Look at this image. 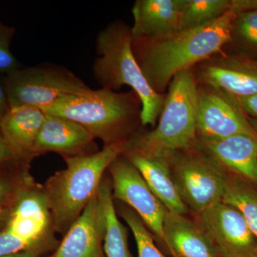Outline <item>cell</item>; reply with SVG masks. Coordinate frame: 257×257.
Returning a JSON list of instances; mask_svg holds the SVG:
<instances>
[{"label": "cell", "instance_id": "6da1fadb", "mask_svg": "<svg viewBox=\"0 0 257 257\" xmlns=\"http://www.w3.org/2000/svg\"><path fill=\"white\" fill-rule=\"evenodd\" d=\"M238 14L228 12L210 23L163 38L133 40L134 54L152 89L160 94L176 74L220 52L231 42V29Z\"/></svg>", "mask_w": 257, "mask_h": 257}, {"label": "cell", "instance_id": "7a4b0ae2", "mask_svg": "<svg viewBox=\"0 0 257 257\" xmlns=\"http://www.w3.org/2000/svg\"><path fill=\"white\" fill-rule=\"evenodd\" d=\"M126 141L104 145L91 155L64 158L67 167L47 179L42 187L55 232L65 234L77 220L97 193L105 171L122 155Z\"/></svg>", "mask_w": 257, "mask_h": 257}, {"label": "cell", "instance_id": "3957f363", "mask_svg": "<svg viewBox=\"0 0 257 257\" xmlns=\"http://www.w3.org/2000/svg\"><path fill=\"white\" fill-rule=\"evenodd\" d=\"M169 87L156 127L133 134L124 150L145 157H170L196 147L199 88L194 74L190 69L179 72Z\"/></svg>", "mask_w": 257, "mask_h": 257}, {"label": "cell", "instance_id": "277c9868", "mask_svg": "<svg viewBox=\"0 0 257 257\" xmlns=\"http://www.w3.org/2000/svg\"><path fill=\"white\" fill-rule=\"evenodd\" d=\"M96 52L93 75L101 88L116 92L123 86L131 87L141 101V124H156L165 99L152 89L139 65L131 28L121 21L109 24L96 36Z\"/></svg>", "mask_w": 257, "mask_h": 257}, {"label": "cell", "instance_id": "5b68a950", "mask_svg": "<svg viewBox=\"0 0 257 257\" xmlns=\"http://www.w3.org/2000/svg\"><path fill=\"white\" fill-rule=\"evenodd\" d=\"M42 110L82 125L104 145L126 141L139 122L142 104L134 91L119 93L101 88L64 96Z\"/></svg>", "mask_w": 257, "mask_h": 257}, {"label": "cell", "instance_id": "8992f818", "mask_svg": "<svg viewBox=\"0 0 257 257\" xmlns=\"http://www.w3.org/2000/svg\"><path fill=\"white\" fill-rule=\"evenodd\" d=\"M172 178L194 216L223 200L229 173L197 147L170 157Z\"/></svg>", "mask_w": 257, "mask_h": 257}, {"label": "cell", "instance_id": "52a82bcc", "mask_svg": "<svg viewBox=\"0 0 257 257\" xmlns=\"http://www.w3.org/2000/svg\"><path fill=\"white\" fill-rule=\"evenodd\" d=\"M10 107L43 108L64 96L82 94L91 88L63 66L43 62L5 76Z\"/></svg>", "mask_w": 257, "mask_h": 257}, {"label": "cell", "instance_id": "ba28073f", "mask_svg": "<svg viewBox=\"0 0 257 257\" xmlns=\"http://www.w3.org/2000/svg\"><path fill=\"white\" fill-rule=\"evenodd\" d=\"M108 170L111 176L113 198L133 209L154 237L167 249L164 221L167 209L152 192L141 173L123 155Z\"/></svg>", "mask_w": 257, "mask_h": 257}, {"label": "cell", "instance_id": "9c48e42d", "mask_svg": "<svg viewBox=\"0 0 257 257\" xmlns=\"http://www.w3.org/2000/svg\"><path fill=\"white\" fill-rule=\"evenodd\" d=\"M219 257L257 256V239L241 212L223 201L194 216Z\"/></svg>", "mask_w": 257, "mask_h": 257}, {"label": "cell", "instance_id": "30bf717a", "mask_svg": "<svg viewBox=\"0 0 257 257\" xmlns=\"http://www.w3.org/2000/svg\"><path fill=\"white\" fill-rule=\"evenodd\" d=\"M3 228L41 253L55 246L53 220L42 185L34 182L20 193Z\"/></svg>", "mask_w": 257, "mask_h": 257}, {"label": "cell", "instance_id": "8fae6325", "mask_svg": "<svg viewBox=\"0 0 257 257\" xmlns=\"http://www.w3.org/2000/svg\"><path fill=\"white\" fill-rule=\"evenodd\" d=\"M197 138H224L245 135L257 140V133L235 96L209 87L199 89Z\"/></svg>", "mask_w": 257, "mask_h": 257}, {"label": "cell", "instance_id": "7c38bea8", "mask_svg": "<svg viewBox=\"0 0 257 257\" xmlns=\"http://www.w3.org/2000/svg\"><path fill=\"white\" fill-rule=\"evenodd\" d=\"M106 217L98 192L50 257H106Z\"/></svg>", "mask_w": 257, "mask_h": 257}, {"label": "cell", "instance_id": "4fadbf2b", "mask_svg": "<svg viewBox=\"0 0 257 257\" xmlns=\"http://www.w3.org/2000/svg\"><path fill=\"white\" fill-rule=\"evenodd\" d=\"M45 114L35 143V157L55 152L64 159L99 151L95 138L82 125L63 116Z\"/></svg>", "mask_w": 257, "mask_h": 257}, {"label": "cell", "instance_id": "5bb4252c", "mask_svg": "<svg viewBox=\"0 0 257 257\" xmlns=\"http://www.w3.org/2000/svg\"><path fill=\"white\" fill-rule=\"evenodd\" d=\"M196 147L228 173L257 185V140L245 135L197 138Z\"/></svg>", "mask_w": 257, "mask_h": 257}, {"label": "cell", "instance_id": "9a60e30c", "mask_svg": "<svg viewBox=\"0 0 257 257\" xmlns=\"http://www.w3.org/2000/svg\"><path fill=\"white\" fill-rule=\"evenodd\" d=\"M189 0H138L133 8V40H157L179 31Z\"/></svg>", "mask_w": 257, "mask_h": 257}, {"label": "cell", "instance_id": "2e32d148", "mask_svg": "<svg viewBox=\"0 0 257 257\" xmlns=\"http://www.w3.org/2000/svg\"><path fill=\"white\" fill-rule=\"evenodd\" d=\"M199 79L208 87L235 96L257 93V60L229 57L203 64Z\"/></svg>", "mask_w": 257, "mask_h": 257}, {"label": "cell", "instance_id": "e0dca14e", "mask_svg": "<svg viewBox=\"0 0 257 257\" xmlns=\"http://www.w3.org/2000/svg\"><path fill=\"white\" fill-rule=\"evenodd\" d=\"M45 118L40 108L15 106L0 120V133L20 160L30 164L36 158L35 143Z\"/></svg>", "mask_w": 257, "mask_h": 257}, {"label": "cell", "instance_id": "ac0fdd59", "mask_svg": "<svg viewBox=\"0 0 257 257\" xmlns=\"http://www.w3.org/2000/svg\"><path fill=\"white\" fill-rule=\"evenodd\" d=\"M164 233L167 251L172 257H219L214 245L194 218L167 210Z\"/></svg>", "mask_w": 257, "mask_h": 257}, {"label": "cell", "instance_id": "d6986e66", "mask_svg": "<svg viewBox=\"0 0 257 257\" xmlns=\"http://www.w3.org/2000/svg\"><path fill=\"white\" fill-rule=\"evenodd\" d=\"M122 155L138 169L152 192L167 210L188 215L190 211L182 201L172 178L170 157H145L126 150Z\"/></svg>", "mask_w": 257, "mask_h": 257}, {"label": "cell", "instance_id": "ffe728a7", "mask_svg": "<svg viewBox=\"0 0 257 257\" xmlns=\"http://www.w3.org/2000/svg\"><path fill=\"white\" fill-rule=\"evenodd\" d=\"M98 196L102 203L106 217L104 250L107 257H133L128 249L127 230L118 219L112 196L110 179L101 181Z\"/></svg>", "mask_w": 257, "mask_h": 257}, {"label": "cell", "instance_id": "44dd1931", "mask_svg": "<svg viewBox=\"0 0 257 257\" xmlns=\"http://www.w3.org/2000/svg\"><path fill=\"white\" fill-rule=\"evenodd\" d=\"M242 13L241 0H189L179 30H187L217 20L228 12Z\"/></svg>", "mask_w": 257, "mask_h": 257}, {"label": "cell", "instance_id": "7402d4cb", "mask_svg": "<svg viewBox=\"0 0 257 257\" xmlns=\"http://www.w3.org/2000/svg\"><path fill=\"white\" fill-rule=\"evenodd\" d=\"M222 201L242 214L257 239V185L229 173Z\"/></svg>", "mask_w": 257, "mask_h": 257}, {"label": "cell", "instance_id": "603a6c76", "mask_svg": "<svg viewBox=\"0 0 257 257\" xmlns=\"http://www.w3.org/2000/svg\"><path fill=\"white\" fill-rule=\"evenodd\" d=\"M23 161L0 165V209L12 207L20 193L35 182Z\"/></svg>", "mask_w": 257, "mask_h": 257}, {"label": "cell", "instance_id": "cb8c5ba5", "mask_svg": "<svg viewBox=\"0 0 257 257\" xmlns=\"http://www.w3.org/2000/svg\"><path fill=\"white\" fill-rule=\"evenodd\" d=\"M120 215L133 231L138 246V257H167L157 247L153 235L133 209L121 208Z\"/></svg>", "mask_w": 257, "mask_h": 257}, {"label": "cell", "instance_id": "d4e9b609", "mask_svg": "<svg viewBox=\"0 0 257 257\" xmlns=\"http://www.w3.org/2000/svg\"><path fill=\"white\" fill-rule=\"evenodd\" d=\"M257 52V9L236 15L231 29V42Z\"/></svg>", "mask_w": 257, "mask_h": 257}, {"label": "cell", "instance_id": "484cf974", "mask_svg": "<svg viewBox=\"0 0 257 257\" xmlns=\"http://www.w3.org/2000/svg\"><path fill=\"white\" fill-rule=\"evenodd\" d=\"M15 34L14 27L0 21V75L6 76L21 68L10 48Z\"/></svg>", "mask_w": 257, "mask_h": 257}, {"label": "cell", "instance_id": "4316f807", "mask_svg": "<svg viewBox=\"0 0 257 257\" xmlns=\"http://www.w3.org/2000/svg\"><path fill=\"white\" fill-rule=\"evenodd\" d=\"M24 251L36 250L34 248L31 243L17 237L4 228L0 229V256L13 254Z\"/></svg>", "mask_w": 257, "mask_h": 257}, {"label": "cell", "instance_id": "83f0119b", "mask_svg": "<svg viewBox=\"0 0 257 257\" xmlns=\"http://www.w3.org/2000/svg\"><path fill=\"white\" fill-rule=\"evenodd\" d=\"M240 107L248 118L257 121V93L251 95L236 97Z\"/></svg>", "mask_w": 257, "mask_h": 257}, {"label": "cell", "instance_id": "f1b7e54d", "mask_svg": "<svg viewBox=\"0 0 257 257\" xmlns=\"http://www.w3.org/2000/svg\"><path fill=\"white\" fill-rule=\"evenodd\" d=\"M22 161L15 155L0 133V165Z\"/></svg>", "mask_w": 257, "mask_h": 257}, {"label": "cell", "instance_id": "f546056e", "mask_svg": "<svg viewBox=\"0 0 257 257\" xmlns=\"http://www.w3.org/2000/svg\"><path fill=\"white\" fill-rule=\"evenodd\" d=\"M10 108L9 97L5 84V76L0 77V120L6 114Z\"/></svg>", "mask_w": 257, "mask_h": 257}, {"label": "cell", "instance_id": "4dcf8cb0", "mask_svg": "<svg viewBox=\"0 0 257 257\" xmlns=\"http://www.w3.org/2000/svg\"><path fill=\"white\" fill-rule=\"evenodd\" d=\"M11 208H4L0 209V229L4 227L9 219Z\"/></svg>", "mask_w": 257, "mask_h": 257}, {"label": "cell", "instance_id": "1f68e13d", "mask_svg": "<svg viewBox=\"0 0 257 257\" xmlns=\"http://www.w3.org/2000/svg\"><path fill=\"white\" fill-rule=\"evenodd\" d=\"M41 253L36 251H24L13 254L4 255L0 257H39Z\"/></svg>", "mask_w": 257, "mask_h": 257}, {"label": "cell", "instance_id": "d6a6232c", "mask_svg": "<svg viewBox=\"0 0 257 257\" xmlns=\"http://www.w3.org/2000/svg\"><path fill=\"white\" fill-rule=\"evenodd\" d=\"M248 120H249L251 126H253V128H254L255 131L257 133V121H256V120L251 119V118H248Z\"/></svg>", "mask_w": 257, "mask_h": 257}, {"label": "cell", "instance_id": "836d02e7", "mask_svg": "<svg viewBox=\"0 0 257 257\" xmlns=\"http://www.w3.org/2000/svg\"><path fill=\"white\" fill-rule=\"evenodd\" d=\"M252 257H257V256H252Z\"/></svg>", "mask_w": 257, "mask_h": 257}]
</instances>
